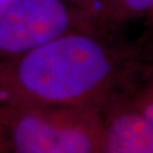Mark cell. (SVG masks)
Masks as SVG:
<instances>
[{"mask_svg":"<svg viewBox=\"0 0 153 153\" xmlns=\"http://www.w3.org/2000/svg\"><path fill=\"white\" fill-rule=\"evenodd\" d=\"M102 120V152L153 153V124L134 103L104 102Z\"/></svg>","mask_w":153,"mask_h":153,"instance_id":"cell-4","label":"cell"},{"mask_svg":"<svg viewBox=\"0 0 153 153\" xmlns=\"http://www.w3.org/2000/svg\"><path fill=\"white\" fill-rule=\"evenodd\" d=\"M79 10L85 13L94 22L101 23L109 17L110 0H67Z\"/></svg>","mask_w":153,"mask_h":153,"instance_id":"cell-6","label":"cell"},{"mask_svg":"<svg viewBox=\"0 0 153 153\" xmlns=\"http://www.w3.org/2000/svg\"><path fill=\"white\" fill-rule=\"evenodd\" d=\"M119 53L94 28L65 33L0 61V103L103 105L120 75Z\"/></svg>","mask_w":153,"mask_h":153,"instance_id":"cell-1","label":"cell"},{"mask_svg":"<svg viewBox=\"0 0 153 153\" xmlns=\"http://www.w3.org/2000/svg\"><path fill=\"white\" fill-rule=\"evenodd\" d=\"M95 24L67 0H0V61Z\"/></svg>","mask_w":153,"mask_h":153,"instance_id":"cell-3","label":"cell"},{"mask_svg":"<svg viewBox=\"0 0 153 153\" xmlns=\"http://www.w3.org/2000/svg\"><path fill=\"white\" fill-rule=\"evenodd\" d=\"M133 103L153 124V85L150 90L140 95Z\"/></svg>","mask_w":153,"mask_h":153,"instance_id":"cell-7","label":"cell"},{"mask_svg":"<svg viewBox=\"0 0 153 153\" xmlns=\"http://www.w3.org/2000/svg\"><path fill=\"white\" fill-rule=\"evenodd\" d=\"M102 149V105L0 103V153H94Z\"/></svg>","mask_w":153,"mask_h":153,"instance_id":"cell-2","label":"cell"},{"mask_svg":"<svg viewBox=\"0 0 153 153\" xmlns=\"http://www.w3.org/2000/svg\"><path fill=\"white\" fill-rule=\"evenodd\" d=\"M153 13V0H110L108 19H124Z\"/></svg>","mask_w":153,"mask_h":153,"instance_id":"cell-5","label":"cell"}]
</instances>
